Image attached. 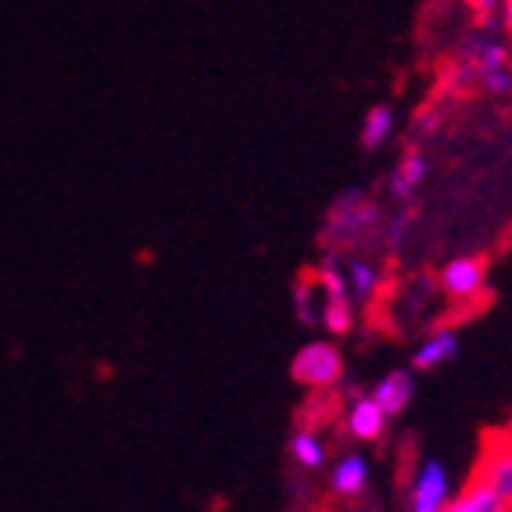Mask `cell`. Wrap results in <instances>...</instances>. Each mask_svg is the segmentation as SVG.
<instances>
[{
    "label": "cell",
    "mask_w": 512,
    "mask_h": 512,
    "mask_svg": "<svg viewBox=\"0 0 512 512\" xmlns=\"http://www.w3.org/2000/svg\"><path fill=\"white\" fill-rule=\"evenodd\" d=\"M441 291L455 301H477L487 291V262L484 258H455L444 265Z\"/></svg>",
    "instance_id": "5b68a950"
},
{
    "label": "cell",
    "mask_w": 512,
    "mask_h": 512,
    "mask_svg": "<svg viewBox=\"0 0 512 512\" xmlns=\"http://www.w3.org/2000/svg\"><path fill=\"white\" fill-rule=\"evenodd\" d=\"M391 133H394V108L387 101L373 104V108L362 115V129H359L362 151H380V147L391 140Z\"/></svg>",
    "instance_id": "4fadbf2b"
},
{
    "label": "cell",
    "mask_w": 512,
    "mask_h": 512,
    "mask_svg": "<svg viewBox=\"0 0 512 512\" xmlns=\"http://www.w3.org/2000/svg\"><path fill=\"white\" fill-rule=\"evenodd\" d=\"M380 222H384V212H380V205H376L366 190H359V187L341 190L323 215L319 244H323V251H330V255L355 251L359 244H366L369 237L380 233Z\"/></svg>",
    "instance_id": "7a4b0ae2"
},
{
    "label": "cell",
    "mask_w": 512,
    "mask_h": 512,
    "mask_svg": "<svg viewBox=\"0 0 512 512\" xmlns=\"http://www.w3.org/2000/svg\"><path fill=\"white\" fill-rule=\"evenodd\" d=\"M470 4V11L477 15L480 26H491V18H495V11L502 8V0H466Z\"/></svg>",
    "instance_id": "ac0fdd59"
},
{
    "label": "cell",
    "mask_w": 512,
    "mask_h": 512,
    "mask_svg": "<svg viewBox=\"0 0 512 512\" xmlns=\"http://www.w3.org/2000/svg\"><path fill=\"white\" fill-rule=\"evenodd\" d=\"M502 29L512 36V0H502Z\"/></svg>",
    "instance_id": "d6986e66"
},
{
    "label": "cell",
    "mask_w": 512,
    "mask_h": 512,
    "mask_svg": "<svg viewBox=\"0 0 512 512\" xmlns=\"http://www.w3.org/2000/svg\"><path fill=\"white\" fill-rule=\"evenodd\" d=\"M344 430H348L355 441H380L387 430V412L380 409L373 394H359L355 402H348L344 409Z\"/></svg>",
    "instance_id": "8992f818"
},
{
    "label": "cell",
    "mask_w": 512,
    "mask_h": 512,
    "mask_svg": "<svg viewBox=\"0 0 512 512\" xmlns=\"http://www.w3.org/2000/svg\"><path fill=\"white\" fill-rule=\"evenodd\" d=\"M427 169H430L427 154L419 151L416 144L405 147V154L398 158V165H394V172H391V194L398 197L402 205H409L412 197H416V190L423 187V180H427Z\"/></svg>",
    "instance_id": "ba28073f"
},
{
    "label": "cell",
    "mask_w": 512,
    "mask_h": 512,
    "mask_svg": "<svg viewBox=\"0 0 512 512\" xmlns=\"http://www.w3.org/2000/svg\"><path fill=\"white\" fill-rule=\"evenodd\" d=\"M448 512H512V502L484 477V473L473 470L470 484L462 487V495L448 505Z\"/></svg>",
    "instance_id": "52a82bcc"
},
{
    "label": "cell",
    "mask_w": 512,
    "mask_h": 512,
    "mask_svg": "<svg viewBox=\"0 0 512 512\" xmlns=\"http://www.w3.org/2000/svg\"><path fill=\"white\" fill-rule=\"evenodd\" d=\"M291 376L308 391H333L344 380V355L333 341H308L294 355Z\"/></svg>",
    "instance_id": "3957f363"
},
{
    "label": "cell",
    "mask_w": 512,
    "mask_h": 512,
    "mask_svg": "<svg viewBox=\"0 0 512 512\" xmlns=\"http://www.w3.org/2000/svg\"><path fill=\"white\" fill-rule=\"evenodd\" d=\"M344 273H348V287H351V298L355 305H369L380 291V273H376V265L369 258L355 255L348 265H344Z\"/></svg>",
    "instance_id": "5bb4252c"
},
{
    "label": "cell",
    "mask_w": 512,
    "mask_h": 512,
    "mask_svg": "<svg viewBox=\"0 0 512 512\" xmlns=\"http://www.w3.org/2000/svg\"><path fill=\"white\" fill-rule=\"evenodd\" d=\"M287 452H291L294 466H301V470H308V473H316L326 466V444H323V437L316 434V427L294 430Z\"/></svg>",
    "instance_id": "7c38bea8"
},
{
    "label": "cell",
    "mask_w": 512,
    "mask_h": 512,
    "mask_svg": "<svg viewBox=\"0 0 512 512\" xmlns=\"http://www.w3.org/2000/svg\"><path fill=\"white\" fill-rule=\"evenodd\" d=\"M369 484V462L366 455L348 452L337 459V466L330 470V491L337 498H359Z\"/></svg>",
    "instance_id": "8fae6325"
},
{
    "label": "cell",
    "mask_w": 512,
    "mask_h": 512,
    "mask_svg": "<svg viewBox=\"0 0 512 512\" xmlns=\"http://www.w3.org/2000/svg\"><path fill=\"white\" fill-rule=\"evenodd\" d=\"M437 126H441V111H437V108H430V111L423 108L416 115V126H412V133H416V137H427V133H434Z\"/></svg>",
    "instance_id": "e0dca14e"
},
{
    "label": "cell",
    "mask_w": 512,
    "mask_h": 512,
    "mask_svg": "<svg viewBox=\"0 0 512 512\" xmlns=\"http://www.w3.org/2000/svg\"><path fill=\"white\" fill-rule=\"evenodd\" d=\"M452 505V480L441 459H423L409 491V512H448Z\"/></svg>",
    "instance_id": "277c9868"
},
{
    "label": "cell",
    "mask_w": 512,
    "mask_h": 512,
    "mask_svg": "<svg viewBox=\"0 0 512 512\" xmlns=\"http://www.w3.org/2000/svg\"><path fill=\"white\" fill-rule=\"evenodd\" d=\"M459 355V333L455 330H437L430 333L427 341L412 351V373H430V369H441L448 362H455Z\"/></svg>",
    "instance_id": "30bf717a"
},
{
    "label": "cell",
    "mask_w": 512,
    "mask_h": 512,
    "mask_svg": "<svg viewBox=\"0 0 512 512\" xmlns=\"http://www.w3.org/2000/svg\"><path fill=\"white\" fill-rule=\"evenodd\" d=\"M509 43L491 26H480L459 43L452 61V90H487V94H505L512 90V65H509Z\"/></svg>",
    "instance_id": "6da1fadb"
},
{
    "label": "cell",
    "mask_w": 512,
    "mask_h": 512,
    "mask_svg": "<svg viewBox=\"0 0 512 512\" xmlns=\"http://www.w3.org/2000/svg\"><path fill=\"white\" fill-rule=\"evenodd\" d=\"M412 394H416V376H412V369H391V373L376 384L373 398L380 402V409L387 412V419H398L409 409Z\"/></svg>",
    "instance_id": "9c48e42d"
},
{
    "label": "cell",
    "mask_w": 512,
    "mask_h": 512,
    "mask_svg": "<svg viewBox=\"0 0 512 512\" xmlns=\"http://www.w3.org/2000/svg\"><path fill=\"white\" fill-rule=\"evenodd\" d=\"M409 226H412V212L409 208H402V212L394 215L391 222H387V230H384V244H387V251H402V244H405V237H409Z\"/></svg>",
    "instance_id": "2e32d148"
},
{
    "label": "cell",
    "mask_w": 512,
    "mask_h": 512,
    "mask_svg": "<svg viewBox=\"0 0 512 512\" xmlns=\"http://www.w3.org/2000/svg\"><path fill=\"white\" fill-rule=\"evenodd\" d=\"M294 308H298V319L305 326H316L319 323V308H323V287H319L316 269L301 273L298 287H294Z\"/></svg>",
    "instance_id": "9a60e30c"
}]
</instances>
